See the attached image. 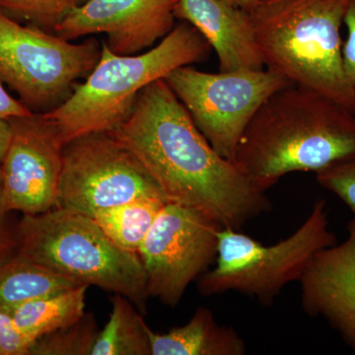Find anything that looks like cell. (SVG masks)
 <instances>
[{
    "mask_svg": "<svg viewBox=\"0 0 355 355\" xmlns=\"http://www.w3.org/2000/svg\"><path fill=\"white\" fill-rule=\"evenodd\" d=\"M33 345L16 328L10 315L0 311V355H28Z\"/></svg>",
    "mask_w": 355,
    "mask_h": 355,
    "instance_id": "23",
    "label": "cell"
},
{
    "mask_svg": "<svg viewBox=\"0 0 355 355\" xmlns=\"http://www.w3.org/2000/svg\"><path fill=\"white\" fill-rule=\"evenodd\" d=\"M336 243L324 200L314 203L295 232L270 246L240 230L222 227L216 268L200 277L198 291L203 296L239 292L272 305L287 284L301 279L318 252Z\"/></svg>",
    "mask_w": 355,
    "mask_h": 355,
    "instance_id": "6",
    "label": "cell"
},
{
    "mask_svg": "<svg viewBox=\"0 0 355 355\" xmlns=\"http://www.w3.org/2000/svg\"><path fill=\"white\" fill-rule=\"evenodd\" d=\"M165 80L216 153L233 163L259 109L292 85L270 69L209 73L191 65L173 70Z\"/></svg>",
    "mask_w": 355,
    "mask_h": 355,
    "instance_id": "8",
    "label": "cell"
},
{
    "mask_svg": "<svg viewBox=\"0 0 355 355\" xmlns=\"http://www.w3.org/2000/svg\"><path fill=\"white\" fill-rule=\"evenodd\" d=\"M101 51L95 39L72 43L38 26L20 25L0 10V80L33 113L60 106L94 69Z\"/></svg>",
    "mask_w": 355,
    "mask_h": 355,
    "instance_id": "7",
    "label": "cell"
},
{
    "mask_svg": "<svg viewBox=\"0 0 355 355\" xmlns=\"http://www.w3.org/2000/svg\"><path fill=\"white\" fill-rule=\"evenodd\" d=\"M125 296L114 294L108 323L99 331L91 355H151L148 324Z\"/></svg>",
    "mask_w": 355,
    "mask_h": 355,
    "instance_id": "18",
    "label": "cell"
},
{
    "mask_svg": "<svg viewBox=\"0 0 355 355\" xmlns=\"http://www.w3.org/2000/svg\"><path fill=\"white\" fill-rule=\"evenodd\" d=\"M178 0H87L53 29L67 41L104 34L116 55H137L174 29Z\"/></svg>",
    "mask_w": 355,
    "mask_h": 355,
    "instance_id": "12",
    "label": "cell"
},
{
    "mask_svg": "<svg viewBox=\"0 0 355 355\" xmlns=\"http://www.w3.org/2000/svg\"><path fill=\"white\" fill-rule=\"evenodd\" d=\"M98 331L92 315H84L77 323L40 338L30 354L91 355Z\"/></svg>",
    "mask_w": 355,
    "mask_h": 355,
    "instance_id": "20",
    "label": "cell"
},
{
    "mask_svg": "<svg viewBox=\"0 0 355 355\" xmlns=\"http://www.w3.org/2000/svg\"><path fill=\"white\" fill-rule=\"evenodd\" d=\"M355 154V112L298 86L277 91L248 125L234 163L261 191Z\"/></svg>",
    "mask_w": 355,
    "mask_h": 355,
    "instance_id": "2",
    "label": "cell"
},
{
    "mask_svg": "<svg viewBox=\"0 0 355 355\" xmlns=\"http://www.w3.org/2000/svg\"><path fill=\"white\" fill-rule=\"evenodd\" d=\"M322 188L340 198L355 216V154L316 173Z\"/></svg>",
    "mask_w": 355,
    "mask_h": 355,
    "instance_id": "22",
    "label": "cell"
},
{
    "mask_svg": "<svg viewBox=\"0 0 355 355\" xmlns=\"http://www.w3.org/2000/svg\"><path fill=\"white\" fill-rule=\"evenodd\" d=\"M17 247L18 253L53 272L125 296L146 314L150 296L139 254L114 244L92 217L62 207L24 214Z\"/></svg>",
    "mask_w": 355,
    "mask_h": 355,
    "instance_id": "5",
    "label": "cell"
},
{
    "mask_svg": "<svg viewBox=\"0 0 355 355\" xmlns=\"http://www.w3.org/2000/svg\"><path fill=\"white\" fill-rule=\"evenodd\" d=\"M87 0H0L4 12L19 16L49 32Z\"/></svg>",
    "mask_w": 355,
    "mask_h": 355,
    "instance_id": "21",
    "label": "cell"
},
{
    "mask_svg": "<svg viewBox=\"0 0 355 355\" xmlns=\"http://www.w3.org/2000/svg\"><path fill=\"white\" fill-rule=\"evenodd\" d=\"M347 0H260L251 14L268 69L355 112L340 29Z\"/></svg>",
    "mask_w": 355,
    "mask_h": 355,
    "instance_id": "3",
    "label": "cell"
},
{
    "mask_svg": "<svg viewBox=\"0 0 355 355\" xmlns=\"http://www.w3.org/2000/svg\"><path fill=\"white\" fill-rule=\"evenodd\" d=\"M34 113L31 110L28 109L22 102L14 99L12 96L7 92L2 85V81L0 80V121L22 118L31 116Z\"/></svg>",
    "mask_w": 355,
    "mask_h": 355,
    "instance_id": "25",
    "label": "cell"
},
{
    "mask_svg": "<svg viewBox=\"0 0 355 355\" xmlns=\"http://www.w3.org/2000/svg\"><path fill=\"white\" fill-rule=\"evenodd\" d=\"M81 286L84 284L53 272L18 252L0 254V311L3 312Z\"/></svg>",
    "mask_w": 355,
    "mask_h": 355,
    "instance_id": "16",
    "label": "cell"
},
{
    "mask_svg": "<svg viewBox=\"0 0 355 355\" xmlns=\"http://www.w3.org/2000/svg\"><path fill=\"white\" fill-rule=\"evenodd\" d=\"M110 133L139 159L168 202L235 230L272 209L266 191L216 153L165 79L147 85L128 120Z\"/></svg>",
    "mask_w": 355,
    "mask_h": 355,
    "instance_id": "1",
    "label": "cell"
},
{
    "mask_svg": "<svg viewBox=\"0 0 355 355\" xmlns=\"http://www.w3.org/2000/svg\"><path fill=\"white\" fill-rule=\"evenodd\" d=\"M175 17L190 23L216 51L219 71L265 67L251 14L224 0H178Z\"/></svg>",
    "mask_w": 355,
    "mask_h": 355,
    "instance_id": "14",
    "label": "cell"
},
{
    "mask_svg": "<svg viewBox=\"0 0 355 355\" xmlns=\"http://www.w3.org/2000/svg\"><path fill=\"white\" fill-rule=\"evenodd\" d=\"M6 214L7 210L3 198V181H2V172L0 169V216H6Z\"/></svg>",
    "mask_w": 355,
    "mask_h": 355,
    "instance_id": "29",
    "label": "cell"
},
{
    "mask_svg": "<svg viewBox=\"0 0 355 355\" xmlns=\"http://www.w3.org/2000/svg\"><path fill=\"white\" fill-rule=\"evenodd\" d=\"M151 355H244L246 343L237 331L220 324L214 313L200 307L190 321L165 334L149 330Z\"/></svg>",
    "mask_w": 355,
    "mask_h": 355,
    "instance_id": "15",
    "label": "cell"
},
{
    "mask_svg": "<svg viewBox=\"0 0 355 355\" xmlns=\"http://www.w3.org/2000/svg\"><path fill=\"white\" fill-rule=\"evenodd\" d=\"M299 282L306 314L324 318L355 354V218L347 239L318 252Z\"/></svg>",
    "mask_w": 355,
    "mask_h": 355,
    "instance_id": "13",
    "label": "cell"
},
{
    "mask_svg": "<svg viewBox=\"0 0 355 355\" xmlns=\"http://www.w3.org/2000/svg\"><path fill=\"white\" fill-rule=\"evenodd\" d=\"M142 198L167 200L146 167L112 133L84 135L64 146L58 207L93 217Z\"/></svg>",
    "mask_w": 355,
    "mask_h": 355,
    "instance_id": "9",
    "label": "cell"
},
{
    "mask_svg": "<svg viewBox=\"0 0 355 355\" xmlns=\"http://www.w3.org/2000/svg\"><path fill=\"white\" fill-rule=\"evenodd\" d=\"M11 139H12V125L10 121H0V166L6 158Z\"/></svg>",
    "mask_w": 355,
    "mask_h": 355,
    "instance_id": "26",
    "label": "cell"
},
{
    "mask_svg": "<svg viewBox=\"0 0 355 355\" xmlns=\"http://www.w3.org/2000/svg\"><path fill=\"white\" fill-rule=\"evenodd\" d=\"M222 226L191 207L167 202L139 251L150 297L175 307L216 260Z\"/></svg>",
    "mask_w": 355,
    "mask_h": 355,
    "instance_id": "10",
    "label": "cell"
},
{
    "mask_svg": "<svg viewBox=\"0 0 355 355\" xmlns=\"http://www.w3.org/2000/svg\"><path fill=\"white\" fill-rule=\"evenodd\" d=\"M6 216H0V254L3 253L6 249L4 247L6 242Z\"/></svg>",
    "mask_w": 355,
    "mask_h": 355,
    "instance_id": "28",
    "label": "cell"
},
{
    "mask_svg": "<svg viewBox=\"0 0 355 355\" xmlns=\"http://www.w3.org/2000/svg\"><path fill=\"white\" fill-rule=\"evenodd\" d=\"M88 286L36 299L9 311L18 331L35 343L42 336L77 323L85 313Z\"/></svg>",
    "mask_w": 355,
    "mask_h": 355,
    "instance_id": "17",
    "label": "cell"
},
{
    "mask_svg": "<svg viewBox=\"0 0 355 355\" xmlns=\"http://www.w3.org/2000/svg\"><path fill=\"white\" fill-rule=\"evenodd\" d=\"M211 46L183 21L160 44L142 53L116 55L102 43L101 57L83 83L53 111L43 114L64 146L92 133L111 132L128 120L139 93L173 70L203 62Z\"/></svg>",
    "mask_w": 355,
    "mask_h": 355,
    "instance_id": "4",
    "label": "cell"
},
{
    "mask_svg": "<svg viewBox=\"0 0 355 355\" xmlns=\"http://www.w3.org/2000/svg\"><path fill=\"white\" fill-rule=\"evenodd\" d=\"M12 139L0 166L4 205L23 214L58 207L64 144L43 114L10 119Z\"/></svg>",
    "mask_w": 355,
    "mask_h": 355,
    "instance_id": "11",
    "label": "cell"
},
{
    "mask_svg": "<svg viewBox=\"0 0 355 355\" xmlns=\"http://www.w3.org/2000/svg\"><path fill=\"white\" fill-rule=\"evenodd\" d=\"M224 1L228 2L231 6L241 8L243 10H246L248 12H251L257 4L260 2V0H224Z\"/></svg>",
    "mask_w": 355,
    "mask_h": 355,
    "instance_id": "27",
    "label": "cell"
},
{
    "mask_svg": "<svg viewBox=\"0 0 355 355\" xmlns=\"http://www.w3.org/2000/svg\"><path fill=\"white\" fill-rule=\"evenodd\" d=\"M167 202L163 198H137L101 210L92 218L114 244L139 254L159 212Z\"/></svg>",
    "mask_w": 355,
    "mask_h": 355,
    "instance_id": "19",
    "label": "cell"
},
{
    "mask_svg": "<svg viewBox=\"0 0 355 355\" xmlns=\"http://www.w3.org/2000/svg\"><path fill=\"white\" fill-rule=\"evenodd\" d=\"M343 23L347 29V40L343 44V67L355 94V0H347Z\"/></svg>",
    "mask_w": 355,
    "mask_h": 355,
    "instance_id": "24",
    "label": "cell"
}]
</instances>
